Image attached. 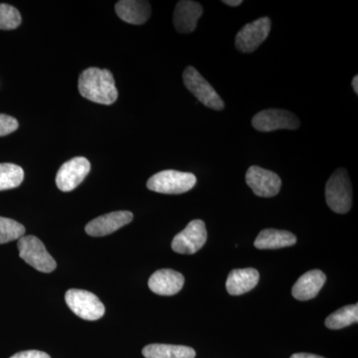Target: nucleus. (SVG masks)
Returning <instances> with one entry per match:
<instances>
[{
    "instance_id": "1",
    "label": "nucleus",
    "mask_w": 358,
    "mask_h": 358,
    "mask_svg": "<svg viewBox=\"0 0 358 358\" xmlns=\"http://www.w3.org/2000/svg\"><path fill=\"white\" fill-rule=\"evenodd\" d=\"M78 88L82 96L101 105H112L117 99L114 76L110 70L88 68L80 75Z\"/></svg>"
},
{
    "instance_id": "2",
    "label": "nucleus",
    "mask_w": 358,
    "mask_h": 358,
    "mask_svg": "<svg viewBox=\"0 0 358 358\" xmlns=\"http://www.w3.org/2000/svg\"><path fill=\"white\" fill-rule=\"evenodd\" d=\"M326 199L329 208L338 214H345L352 208V187L345 169L334 171L327 180Z\"/></svg>"
},
{
    "instance_id": "3",
    "label": "nucleus",
    "mask_w": 358,
    "mask_h": 358,
    "mask_svg": "<svg viewBox=\"0 0 358 358\" xmlns=\"http://www.w3.org/2000/svg\"><path fill=\"white\" fill-rule=\"evenodd\" d=\"M196 182V176L193 173L167 169L148 179L147 187L164 194H181L192 190Z\"/></svg>"
},
{
    "instance_id": "4",
    "label": "nucleus",
    "mask_w": 358,
    "mask_h": 358,
    "mask_svg": "<svg viewBox=\"0 0 358 358\" xmlns=\"http://www.w3.org/2000/svg\"><path fill=\"white\" fill-rule=\"evenodd\" d=\"M17 247L20 258L39 272L51 273L57 267L56 261L38 238L32 235L21 237Z\"/></svg>"
},
{
    "instance_id": "5",
    "label": "nucleus",
    "mask_w": 358,
    "mask_h": 358,
    "mask_svg": "<svg viewBox=\"0 0 358 358\" xmlns=\"http://www.w3.org/2000/svg\"><path fill=\"white\" fill-rule=\"evenodd\" d=\"M183 82L192 95L207 108L215 110H222L225 108V103L217 92L192 66L186 68L183 72Z\"/></svg>"
},
{
    "instance_id": "6",
    "label": "nucleus",
    "mask_w": 358,
    "mask_h": 358,
    "mask_svg": "<svg viewBox=\"0 0 358 358\" xmlns=\"http://www.w3.org/2000/svg\"><path fill=\"white\" fill-rule=\"evenodd\" d=\"M65 301L70 310L81 319L96 320L105 315V306L91 292L71 289L65 294Z\"/></svg>"
},
{
    "instance_id": "7",
    "label": "nucleus",
    "mask_w": 358,
    "mask_h": 358,
    "mask_svg": "<svg viewBox=\"0 0 358 358\" xmlns=\"http://www.w3.org/2000/svg\"><path fill=\"white\" fill-rule=\"evenodd\" d=\"M207 231L205 223L195 219L188 223L185 230L178 233L171 242V248L178 254L192 255L199 252L206 243Z\"/></svg>"
},
{
    "instance_id": "8",
    "label": "nucleus",
    "mask_w": 358,
    "mask_h": 358,
    "mask_svg": "<svg viewBox=\"0 0 358 358\" xmlns=\"http://www.w3.org/2000/svg\"><path fill=\"white\" fill-rule=\"evenodd\" d=\"M252 126L259 131L271 133L277 129H296L301 122L296 115L286 110H264L254 115Z\"/></svg>"
},
{
    "instance_id": "9",
    "label": "nucleus",
    "mask_w": 358,
    "mask_h": 358,
    "mask_svg": "<svg viewBox=\"0 0 358 358\" xmlns=\"http://www.w3.org/2000/svg\"><path fill=\"white\" fill-rule=\"evenodd\" d=\"M90 171L91 164L86 157H74L66 162L59 169L56 176V185L61 192H72L83 182Z\"/></svg>"
},
{
    "instance_id": "10",
    "label": "nucleus",
    "mask_w": 358,
    "mask_h": 358,
    "mask_svg": "<svg viewBox=\"0 0 358 358\" xmlns=\"http://www.w3.org/2000/svg\"><path fill=\"white\" fill-rule=\"evenodd\" d=\"M268 17L259 18L243 26L237 33L235 46L242 53H252L267 39L271 30Z\"/></svg>"
},
{
    "instance_id": "11",
    "label": "nucleus",
    "mask_w": 358,
    "mask_h": 358,
    "mask_svg": "<svg viewBox=\"0 0 358 358\" xmlns=\"http://www.w3.org/2000/svg\"><path fill=\"white\" fill-rule=\"evenodd\" d=\"M246 182L259 197H274L280 192L282 180L277 173L253 166L246 173Z\"/></svg>"
},
{
    "instance_id": "12",
    "label": "nucleus",
    "mask_w": 358,
    "mask_h": 358,
    "mask_svg": "<svg viewBox=\"0 0 358 358\" xmlns=\"http://www.w3.org/2000/svg\"><path fill=\"white\" fill-rule=\"evenodd\" d=\"M134 215L129 211H115L99 216L87 224V234L93 237H103L112 234L120 228L128 225L133 221Z\"/></svg>"
},
{
    "instance_id": "13",
    "label": "nucleus",
    "mask_w": 358,
    "mask_h": 358,
    "mask_svg": "<svg viewBox=\"0 0 358 358\" xmlns=\"http://www.w3.org/2000/svg\"><path fill=\"white\" fill-rule=\"evenodd\" d=\"M185 285V277L171 268H162L150 275L148 288L160 296H173L181 291Z\"/></svg>"
},
{
    "instance_id": "14",
    "label": "nucleus",
    "mask_w": 358,
    "mask_h": 358,
    "mask_svg": "<svg viewBox=\"0 0 358 358\" xmlns=\"http://www.w3.org/2000/svg\"><path fill=\"white\" fill-rule=\"evenodd\" d=\"M203 14V7L199 2L182 0L178 2L173 13L176 31L192 33L196 28L197 21Z\"/></svg>"
},
{
    "instance_id": "15",
    "label": "nucleus",
    "mask_w": 358,
    "mask_h": 358,
    "mask_svg": "<svg viewBox=\"0 0 358 358\" xmlns=\"http://www.w3.org/2000/svg\"><path fill=\"white\" fill-rule=\"evenodd\" d=\"M115 10L122 21L134 25L147 22L152 14L150 2L143 0H121L115 4Z\"/></svg>"
},
{
    "instance_id": "16",
    "label": "nucleus",
    "mask_w": 358,
    "mask_h": 358,
    "mask_svg": "<svg viewBox=\"0 0 358 358\" xmlns=\"http://www.w3.org/2000/svg\"><path fill=\"white\" fill-rule=\"evenodd\" d=\"M326 281L327 275L322 271H310L296 282L292 289V294L296 300H312L320 293Z\"/></svg>"
},
{
    "instance_id": "17",
    "label": "nucleus",
    "mask_w": 358,
    "mask_h": 358,
    "mask_svg": "<svg viewBox=\"0 0 358 358\" xmlns=\"http://www.w3.org/2000/svg\"><path fill=\"white\" fill-rule=\"evenodd\" d=\"M259 280H260V274L256 268H236L231 271L228 275L226 289L232 296H240L255 288Z\"/></svg>"
},
{
    "instance_id": "18",
    "label": "nucleus",
    "mask_w": 358,
    "mask_h": 358,
    "mask_svg": "<svg viewBox=\"0 0 358 358\" xmlns=\"http://www.w3.org/2000/svg\"><path fill=\"white\" fill-rule=\"evenodd\" d=\"M296 243V235L289 231L265 229L259 233L254 245L257 249L270 250L291 247Z\"/></svg>"
},
{
    "instance_id": "19",
    "label": "nucleus",
    "mask_w": 358,
    "mask_h": 358,
    "mask_svg": "<svg viewBox=\"0 0 358 358\" xmlns=\"http://www.w3.org/2000/svg\"><path fill=\"white\" fill-rule=\"evenodd\" d=\"M143 355L145 358H195L196 352L189 346L154 343L143 348Z\"/></svg>"
},
{
    "instance_id": "20",
    "label": "nucleus",
    "mask_w": 358,
    "mask_h": 358,
    "mask_svg": "<svg viewBox=\"0 0 358 358\" xmlns=\"http://www.w3.org/2000/svg\"><path fill=\"white\" fill-rule=\"evenodd\" d=\"M358 322V305L345 306L339 308L326 320V327L329 329H341Z\"/></svg>"
},
{
    "instance_id": "21",
    "label": "nucleus",
    "mask_w": 358,
    "mask_h": 358,
    "mask_svg": "<svg viewBox=\"0 0 358 358\" xmlns=\"http://www.w3.org/2000/svg\"><path fill=\"white\" fill-rule=\"evenodd\" d=\"M23 179L22 167L13 164H0V192L18 187Z\"/></svg>"
},
{
    "instance_id": "22",
    "label": "nucleus",
    "mask_w": 358,
    "mask_h": 358,
    "mask_svg": "<svg viewBox=\"0 0 358 358\" xmlns=\"http://www.w3.org/2000/svg\"><path fill=\"white\" fill-rule=\"evenodd\" d=\"M25 227L13 219L0 216V244L8 243L14 240H20L24 236Z\"/></svg>"
},
{
    "instance_id": "23",
    "label": "nucleus",
    "mask_w": 358,
    "mask_h": 358,
    "mask_svg": "<svg viewBox=\"0 0 358 358\" xmlns=\"http://www.w3.org/2000/svg\"><path fill=\"white\" fill-rule=\"evenodd\" d=\"M20 11L9 4L0 3V29L13 30L21 24Z\"/></svg>"
},
{
    "instance_id": "24",
    "label": "nucleus",
    "mask_w": 358,
    "mask_h": 358,
    "mask_svg": "<svg viewBox=\"0 0 358 358\" xmlns=\"http://www.w3.org/2000/svg\"><path fill=\"white\" fill-rule=\"evenodd\" d=\"M20 127L17 120L4 114H0V136L13 134Z\"/></svg>"
},
{
    "instance_id": "25",
    "label": "nucleus",
    "mask_w": 358,
    "mask_h": 358,
    "mask_svg": "<svg viewBox=\"0 0 358 358\" xmlns=\"http://www.w3.org/2000/svg\"><path fill=\"white\" fill-rule=\"evenodd\" d=\"M10 358H51L46 352L39 350H26L13 355Z\"/></svg>"
},
{
    "instance_id": "26",
    "label": "nucleus",
    "mask_w": 358,
    "mask_h": 358,
    "mask_svg": "<svg viewBox=\"0 0 358 358\" xmlns=\"http://www.w3.org/2000/svg\"><path fill=\"white\" fill-rule=\"evenodd\" d=\"M289 358H324L319 355H310V353H294Z\"/></svg>"
},
{
    "instance_id": "27",
    "label": "nucleus",
    "mask_w": 358,
    "mask_h": 358,
    "mask_svg": "<svg viewBox=\"0 0 358 358\" xmlns=\"http://www.w3.org/2000/svg\"><path fill=\"white\" fill-rule=\"evenodd\" d=\"M223 3L227 4V6L235 7L239 6L242 4L241 0H224Z\"/></svg>"
},
{
    "instance_id": "28",
    "label": "nucleus",
    "mask_w": 358,
    "mask_h": 358,
    "mask_svg": "<svg viewBox=\"0 0 358 358\" xmlns=\"http://www.w3.org/2000/svg\"><path fill=\"white\" fill-rule=\"evenodd\" d=\"M352 88L355 90V94H358V77L357 76L353 77L352 79Z\"/></svg>"
}]
</instances>
